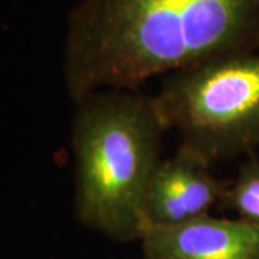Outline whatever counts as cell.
Listing matches in <instances>:
<instances>
[{"label": "cell", "mask_w": 259, "mask_h": 259, "mask_svg": "<svg viewBox=\"0 0 259 259\" xmlns=\"http://www.w3.org/2000/svg\"><path fill=\"white\" fill-rule=\"evenodd\" d=\"M256 47L259 0H82L69 16L65 81L78 104Z\"/></svg>", "instance_id": "cell-1"}, {"label": "cell", "mask_w": 259, "mask_h": 259, "mask_svg": "<svg viewBox=\"0 0 259 259\" xmlns=\"http://www.w3.org/2000/svg\"><path fill=\"white\" fill-rule=\"evenodd\" d=\"M76 105L71 136L76 219L115 241H140L143 200L166 131L151 97L101 91Z\"/></svg>", "instance_id": "cell-2"}, {"label": "cell", "mask_w": 259, "mask_h": 259, "mask_svg": "<svg viewBox=\"0 0 259 259\" xmlns=\"http://www.w3.org/2000/svg\"><path fill=\"white\" fill-rule=\"evenodd\" d=\"M151 101L166 130L210 164L259 141V55L241 54L170 74Z\"/></svg>", "instance_id": "cell-3"}, {"label": "cell", "mask_w": 259, "mask_h": 259, "mask_svg": "<svg viewBox=\"0 0 259 259\" xmlns=\"http://www.w3.org/2000/svg\"><path fill=\"white\" fill-rule=\"evenodd\" d=\"M210 163L182 146L175 156L161 160L143 200L144 231L153 226L190 222L222 200L226 187L210 171Z\"/></svg>", "instance_id": "cell-4"}, {"label": "cell", "mask_w": 259, "mask_h": 259, "mask_svg": "<svg viewBox=\"0 0 259 259\" xmlns=\"http://www.w3.org/2000/svg\"><path fill=\"white\" fill-rule=\"evenodd\" d=\"M144 259H259V226L209 214L176 226L147 228Z\"/></svg>", "instance_id": "cell-5"}, {"label": "cell", "mask_w": 259, "mask_h": 259, "mask_svg": "<svg viewBox=\"0 0 259 259\" xmlns=\"http://www.w3.org/2000/svg\"><path fill=\"white\" fill-rule=\"evenodd\" d=\"M222 200L241 214V219L259 226V163H249L241 170Z\"/></svg>", "instance_id": "cell-6"}]
</instances>
